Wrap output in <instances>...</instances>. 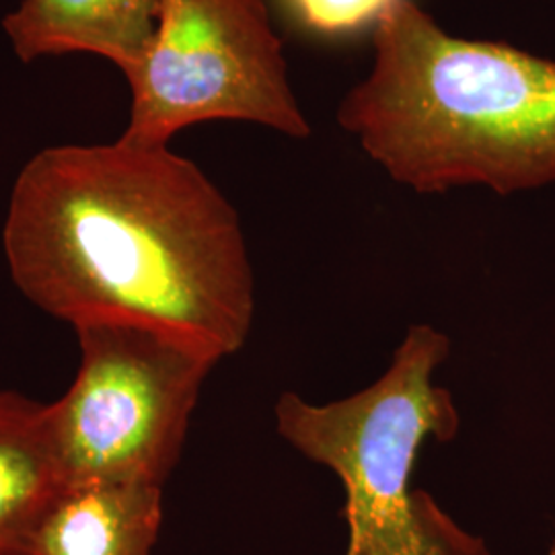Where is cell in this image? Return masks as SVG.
<instances>
[{
  "label": "cell",
  "mask_w": 555,
  "mask_h": 555,
  "mask_svg": "<svg viewBox=\"0 0 555 555\" xmlns=\"http://www.w3.org/2000/svg\"><path fill=\"white\" fill-rule=\"evenodd\" d=\"M449 354L447 334L414 325L389 369L354 396L323 405L297 393L278 397V435L344 486V555H492L414 488L424 442H447L461 426L453 396L435 383Z\"/></svg>",
  "instance_id": "3"
},
{
  "label": "cell",
  "mask_w": 555,
  "mask_h": 555,
  "mask_svg": "<svg viewBox=\"0 0 555 555\" xmlns=\"http://www.w3.org/2000/svg\"><path fill=\"white\" fill-rule=\"evenodd\" d=\"M344 132L417 194L555 181V60L456 38L414 0L373 27V64L337 107Z\"/></svg>",
  "instance_id": "2"
},
{
  "label": "cell",
  "mask_w": 555,
  "mask_h": 555,
  "mask_svg": "<svg viewBox=\"0 0 555 555\" xmlns=\"http://www.w3.org/2000/svg\"><path fill=\"white\" fill-rule=\"evenodd\" d=\"M15 286L52 318L134 319L238 352L256 282L235 206L171 146H48L15 179L2 229Z\"/></svg>",
  "instance_id": "1"
},
{
  "label": "cell",
  "mask_w": 555,
  "mask_h": 555,
  "mask_svg": "<svg viewBox=\"0 0 555 555\" xmlns=\"http://www.w3.org/2000/svg\"><path fill=\"white\" fill-rule=\"evenodd\" d=\"M163 525V486L64 481L29 537L27 555H153Z\"/></svg>",
  "instance_id": "6"
},
{
  "label": "cell",
  "mask_w": 555,
  "mask_h": 555,
  "mask_svg": "<svg viewBox=\"0 0 555 555\" xmlns=\"http://www.w3.org/2000/svg\"><path fill=\"white\" fill-rule=\"evenodd\" d=\"M124 79L130 118L119 139L132 144L169 146L206 121L311 137L266 0H159L153 40Z\"/></svg>",
  "instance_id": "5"
},
{
  "label": "cell",
  "mask_w": 555,
  "mask_h": 555,
  "mask_svg": "<svg viewBox=\"0 0 555 555\" xmlns=\"http://www.w3.org/2000/svg\"><path fill=\"white\" fill-rule=\"evenodd\" d=\"M73 327L79 371L66 396L50 403L64 481L165 486L202 385L222 357L198 337L149 321L85 319Z\"/></svg>",
  "instance_id": "4"
},
{
  "label": "cell",
  "mask_w": 555,
  "mask_h": 555,
  "mask_svg": "<svg viewBox=\"0 0 555 555\" xmlns=\"http://www.w3.org/2000/svg\"><path fill=\"white\" fill-rule=\"evenodd\" d=\"M291 21L319 38H346L378 20L397 0H280Z\"/></svg>",
  "instance_id": "9"
},
{
  "label": "cell",
  "mask_w": 555,
  "mask_h": 555,
  "mask_svg": "<svg viewBox=\"0 0 555 555\" xmlns=\"http://www.w3.org/2000/svg\"><path fill=\"white\" fill-rule=\"evenodd\" d=\"M62 486L50 405L0 391V555H27L29 537Z\"/></svg>",
  "instance_id": "8"
},
{
  "label": "cell",
  "mask_w": 555,
  "mask_h": 555,
  "mask_svg": "<svg viewBox=\"0 0 555 555\" xmlns=\"http://www.w3.org/2000/svg\"><path fill=\"white\" fill-rule=\"evenodd\" d=\"M157 7L159 0H21L2 20V29L25 64L91 54L124 75L153 40Z\"/></svg>",
  "instance_id": "7"
}]
</instances>
